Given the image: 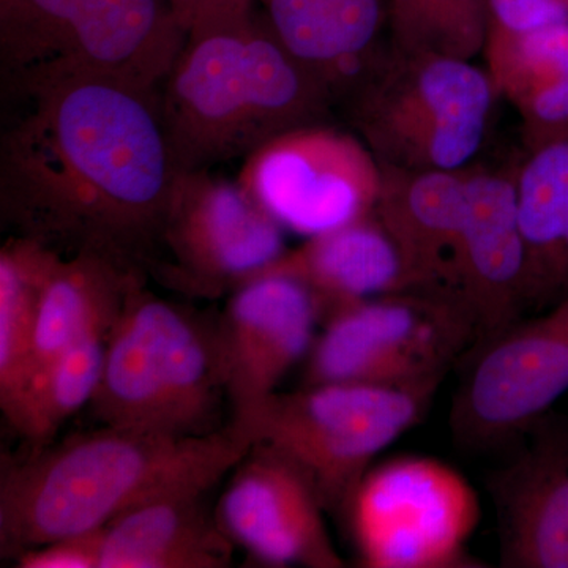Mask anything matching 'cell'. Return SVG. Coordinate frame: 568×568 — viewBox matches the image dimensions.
<instances>
[{"label": "cell", "instance_id": "ba28073f", "mask_svg": "<svg viewBox=\"0 0 568 568\" xmlns=\"http://www.w3.org/2000/svg\"><path fill=\"white\" fill-rule=\"evenodd\" d=\"M323 325L306 354V386L443 383L478 342L476 321L462 302L426 291L366 298Z\"/></svg>", "mask_w": 568, "mask_h": 568}, {"label": "cell", "instance_id": "3957f363", "mask_svg": "<svg viewBox=\"0 0 568 568\" xmlns=\"http://www.w3.org/2000/svg\"><path fill=\"white\" fill-rule=\"evenodd\" d=\"M334 95L280 41L256 0L200 18L159 91L178 171L245 159L284 132L325 122Z\"/></svg>", "mask_w": 568, "mask_h": 568}, {"label": "cell", "instance_id": "4fadbf2b", "mask_svg": "<svg viewBox=\"0 0 568 568\" xmlns=\"http://www.w3.org/2000/svg\"><path fill=\"white\" fill-rule=\"evenodd\" d=\"M317 324L315 297L291 276L261 272L231 293L215 336L234 428L248 436L261 407L312 349Z\"/></svg>", "mask_w": 568, "mask_h": 568}, {"label": "cell", "instance_id": "ffe728a7", "mask_svg": "<svg viewBox=\"0 0 568 568\" xmlns=\"http://www.w3.org/2000/svg\"><path fill=\"white\" fill-rule=\"evenodd\" d=\"M481 54L497 95L518 112L528 152L568 136V22L528 32L488 29Z\"/></svg>", "mask_w": 568, "mask_h": 568}, {"label": "cell", "instance_id": "5bb4252c", "mask_svg": "<svg viewBox=\"0 0 568 568\" xmlns=\"http://www.w3.org/2000/svg\"><path fill=\"white\" fill-rule=\"evenodd\" d=\"M308 478L272 448L254 444L220 500V525L254 559L272 567L342 568Z\"/></svg>", "mask_w": 568, "mask_h": 568}, {"label": "cell", "instance_id": "83f0119b", "mask_svg": "<svg viewBox=\"0 0 568 568\" xmlns=\"http://www.w3.org/2000/svg\"><path fill=\"white\" fill-rule=\"evenodd\" d=\"M489 29L528 32L568 22V0H488Z\"/></svg>", "mask_w": 568, "mask_h": 568}, {"label": "cell", "instance_id": "484cf974", "mask_svg": "<svg viewBox=\"0 0 568 568\" xmlns=\"http://www.w3.org/2000/svg\"><path fill=\"white\" fill-rule=\"evenodd\" d=\"M387 43L413 54L473 61L489 29L488 0H386Z\"/></svg>", "mask_w": 568, "mask_h": 568}, {"label": "cell", "instance_id": "2e32d148", "mask_svg": "<svg viewBox=\"0 0 568 568\" xmlns=\"http://www.w3.org/2000/svg\"><path fill=\"white\" fill-rule=\"evenodd\" d=\"M515 179L517 170L474 166L467 179V216L455 297L476 321V346L528 315L526 250Z\"/></svg>", "mask_w": 568, "mask_h": 568}, {"label": "cell", "instance_id": "d4e9b609", "mask_svg": "<svg viewBox=\"0 0 568 568\" xmlns=\"http://www.w3.org/2000/svg\"><path fill=\"white\" fill-rule=\"evenodd\" d=\"M52 256L47 246L17 235L0 250V407L31 369L41 282Z\"/></svg>", "mask_w": 568, "mask_h": 568}, {"label": "cell", "instance_id": "cb8c5ba5", "mask_svg": "<svg viewBox=\"0 0 568 568\" xmlns=\"http://www.w3.org/2000/svg\"><path fill=\"white\" fill-rule=\"evenodd\" d=\"M106 338L108 334L91 336L29 376L2 407L18 435L33 446L47 447L71 416L91 405L102 375Z\"/></svg>", "mask_w": 568, "mask_h": 568}, {"label": "cell", "instance_id": "8fae6325", "mask_svg": "<svg viewBox=\"0 0 568 568\" xmlns=\"http://www.w3.org/2000/svg\"><path fill=\"white\" fill-rule=\"evenodd\" d=\"M237 182L284 231L312 237L375 211L383 170L353 130L316 122L260 145Z\"/></svg>", "mask_w": 568, "mask_h": 568}, {"label": "cell", "instance_id": "7402d4cb", "mask_svg": "<svg viewBox=\"0 0 568 568\" xmlns=\"http://www.w3.org/2000/svg\"><path fill=\"white\" fill-rule=\"evenodd\" d=\"M141 276L145 275L123 271L92 254L54 253L41 282L32 364L26 381L71 346L110 334L130 287Z\"/></svg>", "mask_w": 568, "mask_h": 568}, {"label": "cell", "instance_id": "d6986e66", "mask_svg": "<svg viewBox=\"0 0 568 568\" xmlns=\"http://www.w3.org/2000/svg\"><path fill=\"white\" fill-rule=\"evenodd\" d=\"M276 37L342 103L386 47V0H256Z\"/></svg>", "mask_w": 568, "mask_h": 568}, {"label": "cell", "instance_id": "277c9868", "mask_svg": "<svg viewBox=\"0 0 568 568\" xmlns=\"http://www.w3.org/2000/svg\"><path fill=\"white\" fill-rule=\"evenodd\" d=\"M185 37L168 0H0L3 80L21 99L71 80L159 92Z\"/></svg>", "mask_w": 568, "mask_h": 568}, {"label": "cell", "instance_id": "6da1fadb", "mask_svg": "<svg viewBox=\"0 0 568 568\" xmlns=\"http://www.w3.org/2000/svg\"><path fill=\"white\" fill-rule=\"evenodd\" d=\"M22 100L0 141L2 222L61 256L153 271L178 173L159 92L71 80Z\"/></svg>", "mask_w": 568, "mask_h": 568}, {"label": "cell", "instance_id": "52a82bcc", "mask_svg": "<svg viewBox=\"0 0 568 568\" xmlns=\"http://www.w3.org/2000/svg\"><path fill=\"white\" fill-rule=\"evenodd\" d=\"M439 386L331 383L276 392L261 407L248 436L253 446L272 448L293 463L325 511L345 514L377 455L425 417Z\"/></svg>", "mask_w": 568, "mask_h": 568}, {"label": "cell", "instance_id": "4316f807", "mask_svg": "<svg viewBox=\"0 0 568 568\" xmlns=\"http://www.w3.org/2000/svg\"><path fill=\"white\" fill-rule=\"evenodd\" d=\"M103 529L29 549L17 559L18 567L102 568Z\"/></svg>", "mask_w": 568, "mask_h": 568}, {"label": "cell", "instance_id": "e0dca14e", "mask_svg": "<svg viewBox=\"0 0 568 568\" xmlns=\"http://www.w3.org/2000/svg\"><path fill=\"white\" fill-rule=\"evenodd\" d=\"M470 168L407 171L381 164L375 213L402 252L417 291L455 298Z\"/></svg>", "mask_w": 568, "mask_h": 568}, {"label": "cell", "instance_id": "ac0fdd59", "mask_svg": "<svg viewBox=\"0 0 568 568\" xmlns=\"http://www.w3.org/2000/svg\"><path fill=\"white\" fill-rule=\"evenodd\" d=\"M261 272L304 284L315 297L321 324L366 298L417 291L402 252L375 211L306 237L305 244L286 250Z\"/></svg>", "mask_w": 568, "mask_h": 568}, {"label": "cell", "instance_id": "5b68a950", "mask_svg": "<svg viewBox=\"0 0 568 568\" xmlns=\"http://www.w3.org/2000/svg\"><path fill=\"white\" fill-rule=\"evenodd\" d=\"M224 395L215 325L145 290L130 287L104 346L91 410L103 425L174 436L215 432Z\"/></svg>", "mask_w": 568, "mask_h": 568}, {"label": "cell", "instance_id": "7a4b0ae2", "mask_svg": "<svg viewBox=\"0 0 568 568\" xmlns=\"http://www.w3.org/2000/svg\"><path fill=\"white\" fill-rule=\"evenodd\" d=\"M233 425L174 436L103 425L40 448L0 477V552L106 528L153 500L209 493L252 450Z\"/></svg>", "mask_w": 568, "mask_h": 568}, {"label": "cell", "instance_id": "603a6c76", "mask_svg": "<svg viewBox=\"0 0 568 568\" xmlns=\"http://www.w3.org/2000/svg\"><path fill=\"white\" fill-rule=\"evenodd\" d=\"M515 181L526 302L540 312L568 294V136L528 152Z\"/></svg>", "mask_w": 568, "mask_h": 568}, {"label": "cell", "instance_id": "44dd1931", "mask_svg": "<svg viewBox=\"0 0 568 568\" xmlns=\"http://www.w3.org/2000/svg\"><path fill=\"white\" fill-rule=\"evenodd\" d=\"M207 493H185L145 504L103 529L102 568H226L234 544Z\"/></svg>", "mask_w": 568, "mask_h": 568}, {"label": "cell", "instance_id": "7c38bea8", "mask_svg": "<svg viewBox=\"0 0 568 568\" xmlns=\"http://www.w3.org/2000/svg\"><path fill=\"white\" fill-rule=\"evenodd\" d=\"M450 409L462 446L488 448L523 436L568 392V294L467 353Z\"/></svg>", "mask_w": 568, "mask_h": 568}, {"label": "cell", "instance_id": "9c48e42d", "mask_svg": "<svg viewBox=\"0 0 568 568\" xmlns=\"http://www.w3.org/2000/svg\"><path fill=\"white\" fill-rule=\"evenodd\" d=\"M343 515L366 568L485 567L467 551L481 515L476 489L439 459L369 467Z\"/></svg>", "mask_w": 568, "mask_h": 568}, {"label": "cell", "instance_id": "f1b7e54d", "mask_svg": "<svg viewBox=\"0 0 568 568\" xmlns=\"http://www.w3.org/2000/svg\"><path fill=\"white\" fill-rule=\"evenodd\" d=\"M235 2H241V0H168L175 20L185 32L204 14Z\"/></svg>", "mask_w": 568, "mask_h": 568}, {"label": "cell", "instance_id": "8992f818", "mask_svg": "<svg viewBox=\"0 0 568 568\" xmlns=\"http://www.w3.org/2000/svg\"><path fill=\"white\" fill-rule=\"evenodd\" d=\"M497 97L487 69L473 61L386 43L342 103L351 129L383 166L462 171L487 140Z\"/></svg>", "mask_w": 568, "mask_h": 568}, {"label": "cell", "instance_id": "30bf717a", "mask_svg": "<svg viewBox=\"0 0 568 568\" xmlns=\"http://www.w3.org/2000/svg\"><path fill=\"white\" fill-rule=\"evenodd\" d=\"M284 227L237 181L211 171L175 173L155 268L175 290L233 293L284 252Z\"/></svg>", "mask_w": 568, "mask_h": 568}, {"label": "cell", "instance_id": "9a60e30c", "mask_svg": "<svg viewBox=\"0 0 568 568\" xmlns=\"http://www.w3.org/2000/svg\"><path fill=\"white\" fill-rule=\"evenodd\" d=\"M525 446L489 476L500 566L568 568V422L548 413Z\"/></svg>", "mask_w": 568, "mask_h": 568}]
</instances>
